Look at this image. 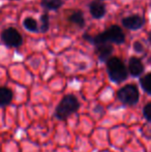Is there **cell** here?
<instances>
[{"mask_svg": "<svg viewBox=\"0 0 151 152\" xmlns=\"http://www.w3.org/2000/svg\"><path fill=\"white\" fill-rule=\"evenodd\" d=\"M143 116L146 120L151 123V102H148L143 108Z\"/></svg>", "mask_w": 151, "mask_h": 152, "instance_id": "obj_16", "label": "cell"}, {"mask_svg": "<svg viewBox=\"0 0 151 152\" xmlns=\"http://www.w3.org/2000/svg\"><path fill=\"white\" fill-rule=\"evenodd\" d=\"M133 49H135L136 52L138 53H141L143 52V46H142V44L140 42H136L135 44H133Z\"/></svg>", "mask_w": 151, "mask_h": 152, "instance_id": "obj_17", "label": "cell"}, {"mask_svg": "<svg viewBox=\"0 0 151 152\" xmlns=\"http://www.w3.org/2000/svg\"><path fill=\"white\" fill-rule=\"evenodd\" d=\"M117 98L125 106L133 107L138 104L140 99V93L137 86L128 84L123 86L117 91Z\"/></svg>", "mask_w": 151, "mask_h": 152, "instance_id": "obj_4", "label": "cell"}, {"mask_svg": "<svg viewBox=\"0 0 151 152\" xmlns=\"http://www.w3.org/2000/svg\"><path fill=\"white\" fill-rule=\"evenodd\" d=\"M14 94L7 87H0V107H6L12 102Z\"/></svg>", "mask_w": 151, "mask_h": 152, "instance_id": "obj_10", "label": "cell"}, {"mask_svg": "<svg viewBox=\"0 0 151 152\" xmlns=\"http://www.w3.org/2000/svg\"><path fill=\"white\" fill-rule=\"evenodd\" d=\"M128 70L133 77H140L144 72V65L137 57H131L128 61Z\"/></svg>", "mask_w": 151, "mask_h": 152, "instance_id": "obj_7", "label": "cell"}, {"mask_svg": "<svg viewBox=\"0 0 151 152\" xmlns=\"http://www.w3.org/2000/svg\"><path fill=\"white\" fill-rule=\"evenodd\" d=\"M107 70L109 78L114 83H122L127 79V69L122 60L112 57L107 60Z\"/></svg>", "mask_w": 151, "mask_h": 152, "instance_id": "obj_2", "label": "cell"}, {"mask_svg": "<svg viewBox=\"0 0 151 152\" xmlns=\"http://www.w3.org/2000/svg\"><path fill=\"white\" fill-rule=\"evenodd\" d=\"M63 4L62 0H42V5L47 10H56Z\"/></svg>", "mask_w": 151, "mask_h": 152, "instance_id": "obj_11", "label": "cell"}, {"mask_svg": "<svg viewBox=\"0 0 151 152\" xmlns=\"http://www.w3.org/2000/svg\"><path fill=\"white\" fill-rule=\"evenodd\" d=\"M89 10H90V14L95 19L103 18L106 14V6L101 2V0H95L91 2L89 5Z\"/></svg>", "mask_w": 151, "mask_h": 152, "instance_id": "obj_8", "label": "cell"}, {"mask_svg": "<svg viewBox=\"0 0 151 152\" xmlns=\"http://www.w3.org/2000/svg\"><path fill=\"white\" fill-rule=\"evenodd\" d=\"M112 52H113V47L109 42L96 45V54L101 61H107L111 56Z\"/></svg>", "mask_w": 151, "mask_h": 152, "instance_id": "obj_9", "label": "cell"}, {"mask_svg": "<svg viewBox=\"0 0 151 152\" xmlns=\"http://www.w3.org/2000/svg\"><path fill=\"white\" fill-rule=\"evenodd\" d=\"M140 84H141L143 90L146 93L151 95V72L147 74L146 76H144L143 78L140 80Z\"/></svg>", "mask_w": 151, "mask_h": 152, "instance_id": "obj_12", "label": "cell"}, {"mask_svg": "<svg viewBox=\"0 0 151 152\" xmlns=\"http://www.w3.org/2000/svg\"><path fill=\"white\" fill-rule=\"evenodd\" d=\"M79 109H80V102L78 100V98L73 94H69V95H65L56 107L55 116L59 120H65L69 116L78 112Z\"/></svg>", "mask_w": 151, "mask_h": 152, "instance_id": "obj_1", "label": "cell"}, {"mask_svg": "<svg viewBox=\"0 0 151 152\" xmlns=\"http://www.w3.org/2000/svg\"><path fill=\"white\" fill-rule=\"evenodd\" d=\"M23 26H24L25 29H27L28 31L31 32H35L38 30L37 28V22L32 18H26L24 21H23Z\"/></svg>", "mask_w": 151, "mask_h": 152, "instance_id": "obj_14", "label": "cell"}, {"mask_svg": "<svg viewBox=\"0 0 151 152\" xmlns=\"http://www.w3.org/2000/svg\"><path fill=\"white\" fill-rule=\"evenodd\" d=\"M145 20L143 17L139 16V15H133V16L126 17L122 20V25L127 29L131 30H138L143 27Z\"/></svg>", "mask_w": 151, "mask_h": 152, "instance_id": "obj_6", "label": "cell"}, {"mask_svg": "<svg viewBox=\"0 0 151 152\" xmlns=\"http://www.w3.org/2000/svg\"><path fill=\"white\" fill-rule=\"evenodd\" d=\"M1 38L6 46L14 47V48L20 47L23 42L22 35L15 28H7L2 31Z\"/></svg>", "mask_w": 151, "mask_h": 152, "instance_id": "obj_5", "label": "cell"}, {"mask_svg": "<svg viewBox=\"0 0 151 152\" xmlns=\"http://www.w3.org/2000/svg\"><path fill=\"white\" fill-rule=\"evenodd\" d=\"M40 21H42V25H40V31L46 32L48 31L49 26H50V21H49L48 15H42L40 17Z\"/></svg>", "mask_w": 151, "mask_h": 152, "instance_id": "obj_15", "label": "cell"}, {"mask_svg": "<svg viewBox=\"0 0 151 152\" xmlns=\"http://www.w3.org/2000/svg\"><path fill=\"white\" fill-rule=\"evenodd\" d=\"M148 40H149V42L151 44V32H149V34H148Z\"/></svg>", "mask_w": 151, "mask_h": 152, "instance_id": "obj_18", "label": "cell"}, {"mask_svg": "<svg viewBox=\"0 0 151 152\" xmlns=\"http://www.w3.org/2000/svg\"><path fill=\"white\" fill-rule=\"evenodd\" d=\"M69 21L74 24L78 25L79 27H83L85 25V19L83 17V14L81 12H75L71 17H69Z\"/></svg>", "mask_w": 151, "mask_h": 152, "instance_id": "obj_13", "label": "cell"}, {"mask_svg": "<svg viewBox=\"0 0 151 152\" xmlns=\"http://www.w3.org/2000/svg\"><path fill=\"white\" fill-rule=\"evenodd\" d=\"M125 40V35L123 33L122 29L117 25H113L109 29H107L106 31L99 33L98 35H96L95 37L92 38V42L96 46L99 44H104V42H114V44L121 45L122 42H124Z\"/></svg>", "mask_w": 151, "mask_h": 152, "instance_id": "obj_3", "label": "cell"}]
</instances>
